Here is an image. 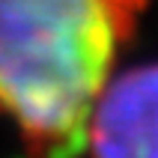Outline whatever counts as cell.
<instances>
[{"label":"cell","mask_w":158,"mask_h":158,"mask_svg":"<svg viewBox=\"0 0 158 158\" xmlns=\"http://www.w3.org/2000/svg\"><path fill=\"white\" fill-rule=\"evenodd\" d=\"M128 15L123 0H0V116L33 146H78Z\"/></svg>","instance_id":"6da1fadb"},{"label":"cell","mask_w":158,"mask_h":158,"mask_svg":"<svg viewBox=\"0 0 158 158\" xmlns=\"http://www.w3.org/2000/svg\"><path fill=\"white\" fill-rule=\"evenodd\" d=\"M89 158H158V63L114 72L87 116Z\"/></svg>","instance_id":"7a4b0ae2"}]
</instances>
